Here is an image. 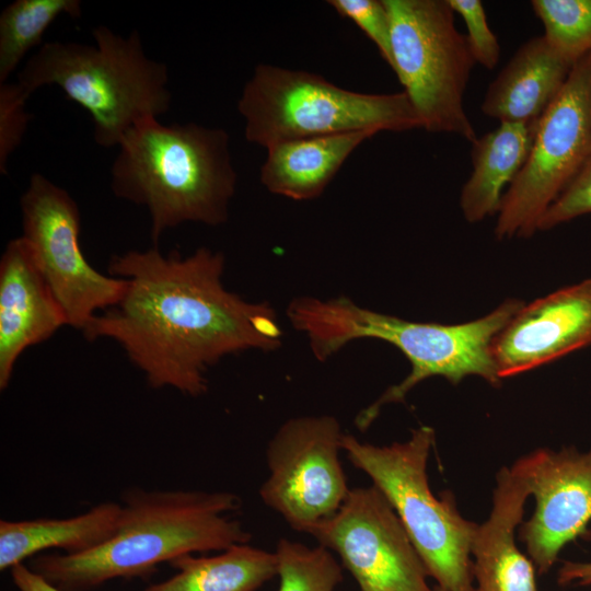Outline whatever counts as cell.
<instances>
[{
  "instance_id": "cell-20",
  "label": "cell",
  "mask_w": 591,
  "mask_h": 591,
  "mask_svg": "<svg viewBox=\"0 0 591 591\" xmlns=\"http://www.w3.org/2000/svg\"><path fill=\"white\" fill-rule=\"evenodd\" d=\"M537 123H500L472 142V172L462 187L460 208L475 223L497 215L503 188L522 169L532 147Z\"/></svg>"
},
{
  "instance_id": "cell-29",
  "label": "cell",
  "mask_w": 591,
  "mask_h": 591,
  "mask_svg": "<svg viewBox=\"0 0 591 591\" xmlns=\"http://www.w3.org/2000/svg\"><path fill=\"white\" fill-rule=\"evenodd\" d=\"M11 577L19 591H60L23 563L11 568Z\"/></svg>"
},
{
  "instance_id": "cell-25",
  "label": "cell",
  "mask_w": 591,
  "mask_h": 591,
  "mask_svg": "<svg viewBox=\"0 0 591 591\" xmlns=\"http://www.w3.org/2000/svg\"><path fill=\"white\" fill-rule=\"evenodd\" d=\"M31 95L18 82L0 83V173H8L10 155L21 144L31 114L25 111Z\"/></svg>"
},
{
  "instance_id": "cell-15",
  "label": "cell",
  "mask_w": 591,
  "mask_h": 591,
  "mask_svg": "<svg viewBox=\"0 0 591 591\" xmlns=\"http://www.w3.org/2000/svg\"><path fill=\"white\" fill-rule=\"evenodd\" d=\"M67 325L25 239L11 240L0 259V389L25 349Z\"/></svg>"
},
{
  "instance_id": "cell-9",
  "label": "cell",
  "mask_w": 591,
  "mask_h": 591,
  "mask_svg": "<svg viewBox=\"0 0 591 591\" xmlns=\"http://www.w3.org/2000/svg\"><path fill=\"white\" fill-rule=\"evenodd\" d=\"M591 151V53L572 67L537 121L529 155L502 196L495 235L529 237Z\"/></svg>"
},
{
  "instance_id": "cell-2",
  "label": "cell",
  "mask_w": 591,
  "mask_h": 591,
  "mask_svg": "<svg viewBox=\"0 0 591 591\" xmlns=\"http://www.w3.org/2000/svg\"><path fill=\"white\" fill-rule=\"evenodd\" d=\"M114 534L77 555L44 554L30 568L60 591H89L116 578L143 577L187 554L222 552L252 534L231 517L240 497L230 491L127 489Z\"/></svg>"
},
{
  "instance_id": "cell-24",
  "label": "cell",
  "mask_w": 591,
  "mask_h": 591,
  "mask_svg": "<svg viewBox=\"0 0 591 591\" xmlns=\"http://www.w3.org/2000/svg\"><path fill=\"white\" fill-rule=\"evenodd\" d=\"M549 46L575 65L591 53V0H533Z\"/></svg>"
},
{
  "instance_id": "cell-7",
  "label": "cell",
  "mask_w": 591,
  "mask_h": 591,
  "mask_svg": "<svg viewBox=\"0 0 591 591\" xmlns=\"http://www.w3.org/2000/svg\"><path fill=\"white\" fill-rule=\"evenodd\" d=\"M434 430L421 426L404 442L375 445L344 434L341 448L390 501L428 576L445 591H473L472 544L478 524L464 519L454 498H437L427 474Z\"/></svg>"
},
{
  "instance_id": "cell-14",
  "label": "cell",
  "mask_w": 591,
  "mask_h": 591,
  "mask_svg": "<svg viewBox=\"0 0 591 591\" xmlns=\"http://www.w3.org/2000/svg\"><path fill=\"white\" fill-rule=\"evenodd\" d=\"M591 345V278L523 306L493 341L499 378L544 366Z\"/></svg>"
},
{
  "instance_id": "cell-10",
  "label": "cell",
  "mask_w": 591,
  "mask_h": 591,
  "mask_svg": "<svg viewBox=\"0 0 591 591\" xmlns=\"http://www.w3.org/2000/svg\"><path fill=\"white\" fill-rule=\"evenodd\" d=\"M20 206L22 236L67 325L83 332L100 311L121 300L127 281L102 275L88 263L79 242L80 211L66 189L34 173Z\"/></svg>"
},
{
  "instance_id": "cell-6",
  "label": "cell",
  "mask_w": 591,
  "mask_h": 591,
  "mask_svg": "<svg viewBox=\"0 0 591 591\" xmlns=\"http://www.w3.org/2000/svg\"><path fill=\"white\" fill-rule=\"evenodd\" d=\"M248 142L273 144L362 130L422 128L407 94L343 89L316 73L259 63L237 102Z\"/></svg>"
},
{
  "instance_id": "cell-27",
  "label": "cell",
  "mask_w": 591,
  "mask_h": 591,
  "mask_svg": "<svg viewBox=\"0 0 591 591\" xmlns=\"http://www.w3.org/2000/svg\"><path fill=\"white\" fill-rule=\"evenodd\" d=\"M454 13L465 23L466 39L475 62L494 69L500 59L498 38L488 26L486 12L479 0H448Z\"/></svg>"
},
{
  "instance_id": "cell-3",
  "label": "cell",
  "mask_w": 591,
  "mask_h": 591,
  "mask_svg": "<svg viewBox=\"0 0 591 591\" xmlns=\"http://www.w3.org/2000/svg\"><path fill=\"white\" fill-rule=\"evenodd\" d=\"M523 304L521 300L508 299L480 318L445 325L380 313L345 296L331 299L302 296L288 305L287 316L321 361L362 338L383 340L406 357L412 367L409 374L357 415L355 424L364 431L383 406L404 401L425 379L442 376L457 384L466 376L476 375L498 386L501 379L493 357V341Z\"/></svg>"
},
{
  "instance_id": "cell-1",
  "label": "cell",
  "mask_w": 591,
  "mask_h": 591,
  "mask_svg": "<svg viewBox=\"0 0 591 591\" xmlns=\"http://www.w3.org/2000/svg\"><path fill=\"white\" fill-rule=\"evenodd\" d=\"M224 264L221 252L207 247L188 256L153 247L114 256L108 271L127 281L125 293L83 336L116 341L153 389L205 394L206 373L222 358L281 345L275 310L229 291Z\"/></svg>"
},
{
  "instance_id": "cell-23",
  "label": "cell",
  "mask_w": 591,
  "mask_h": 591,
  "mask_svg": "<svg viewBox=\"0 0 591 591\" xmlns=\"http://www.w3.org/2000/svg\"><path fill=\"white\" fill-rule=\"evenodd\" d=\"M277 558L278 591H335L343 581V569L324 546L310 547L280 538L274 551Z\"/></svg>"
},
{
  "instance_id": "cell-18",
  "label": "cell",
  "mask_w": 591,
  "mask_h": 591,
  "mask_svg": "<svg viewBox=\"0 0 591 591\" xmlns=\"http://www.w3.org/2000/svg\"><path fill=\"white\" fill-rule=\"evenodd\" d=\"M375 134L362 130L273 144L260 167V183L293 200L317 198L355 149Z\"/></svg>"
},
{
  "instance_id": "cell-12",
  "label": "cell",
  "mask_w": 591,
  "mask_h": 591,
  "mask_svg": "<svg viewBox=\"0 0 591 591\" xmlns=\"http://www.w3.org/2000/svg\"><path fill=\"white\" fill-rule=\"evenodd\" d=\"M306 534L335 552L360 591H429L426 567L386 497L356 487Z\"/></svg>"
},
{
  "instance_id": "cell-21",
  "label": "cell",
  "mask_w": 591,
  "mask_h": 591,
  "mask_svg": "<svg viewBox=\"0 0 591 591\" xmlns=\"http://www.w3.org/2000/svg\"><path fill=\"white\" fill-rule=\"evenodd\" d=\"M169 564L177 573L144 591H257L277 576L275 552L248 543L213 556L183 555Z\"/></svg>"
},
{
  "instance_id": "cell-30",
  "label": "cell",
  "mask_w": 591,
  "mask_h": 591,
  "mask_svg": "<svg viewBox=\"0 0 591 591\" xmlns=\"http://www.w3.org/2000/svg\"><path fill=\"white\" fill-rule=\"evenodd\" d=\"M558 583L591 584V561H565L558 570Z\"/></svg>"
},
{
  "instance_id": "cell-31",
  "label": "cell",
  "mask_w": 591,
  "mask_h": 591,
  "mask_svg": "<svg viewBox=\"0 0 591 591\" xmlns=\"http://www.w3.org/2000/svg\"><path fill=\"white\" fill-rule=\"evenodd\" d=\"M429 591H445V590H443V589H441V588H439V587H436V588H433V589H430Z\"/></svg>"
},
{
  "instance_id": "cell-5",
  "label": "cell",
  "mask_w": 591,
  "mask_h": 591,
  "mask_svg": "<svg viewBox=\"0 0 591 591\" xmlns=\"http://www.w3.org/2000/svg\"><path fill=\"white\" fill-rule=\"evenodd\" d=\"M92 35L95 45L43 44L16 82L30 95L45 85L58 86L90 114L95 142L118 147L137 123L170 109L167 67L146 54L138 31L125 37L99 25Z\"/></svg>"
},
{
  "instance_id": "cell-22",
  "label": "cell",
  "mask_w": 591,
  "mask_h": 591,
  "mask_svg": "<svg viewBox=\"0 0 591 591\" xmlns=\"http://www.w3.org/2000/svg\"><path fill=\"white\" fill-rule=\"evenodd\" d=\"M80 18L79 0H15L0 14V83L37 46L47 28L61 15Z\"/></svg>"
},
{
  "instance_id": "cell-11",
  "label": "cell",
  "mask_w": 591,
  "mask_h": 591,
  "mask_svg": "<svg viewBox=\"0 0 591 591\" xmlns=\"http://www.w3.org/2000/svg\"><path fill=\"white\" fill-rule=\"evenodd\" d=\"M344 432L332 415H309L285 421L266 449L268 476L262 501L293 530L305 533L333 515L349 488L339 453Z\"/></svg>"
},
{
  "instance_id": "cell-16",
  "label": "cell",
  "mask_w": 591,
  "mask_h": 591,
  "mask_svg": "<svg viewBox=\"0 0 591 591\" xmlns=\"http://www.w3.org/2000/svg\"><path fill=\"white\" fill-rule=\"evenodd\" d=\"M529 496L511 467L498 471L490 514L472 544L473 591H537L535 566L515 544Z\"/></svg>"
},
{
  "instance_id": "cell-8",
  "label": "cell",
  "mask_w": 591,
  "mask_h": 591,
  "mask_svg": "<svg viewBox=\"0 0 591 591\" xmlns=\"http://www.w3.org/2000/svg\"><path fill=\"white\" fill-rule=\"evenodd\" d=\"M384 3L391 20V68L422 128L474 142L477 135L464 108V94L476 62L448 0Z\"/></svg>"
},
{
  "instance_id": "cell-28",
  "label": "cell",
  "mask_w": 591,
  "mask_h": 591,
  "mask_svg": "<svg viewBox=\"0 0 591 591\" xmlns=\"http://www.w3.org/2000/svg\"><path fill=\"white\" fill-rule=\"evenodd\" d=\"M591 213V151L577 175L543 215L538 230H551Z\"/></svg>"
},
{
  "instance_id": "cell-17",
  "label": "cell",
  "mask_w": 591,
  "mask_h": 591,
  "mask_svg": "<svg viewBox=\"0 0 591 591\" xmlns=\"http://www.w3.org/2000/svg\"><path fill=\"white\" fill-rule=\"evenodd\" d=\"M572 67L543 35L532 37L518 48L489 84L482 112L500 123H537Z\"/></svg>"
},
{
  "instance_id": "cell-26",
  "label": "cell",
  "mask_w": 591,
  "mask_h": 591,
  "mask_svg": "<svg viewBox=\"0 0 591 591\" xmlns=\"http://www.w3.org/2000/svg\"><path fill=\"white\" fill-rule=\"evenodd\" d=\"M328 3L371 39L391 67V20L384 0H329Z\"/></svg>"
},
{
  "instance_id": "cell-4",
  "label": "cell",
  "mask_w": 591,
  "mask_h": 591,
  "mask_svg": "<svg viewBox=\"0 0 591 591\" xmlns=\"http://www.w3.org/2000/svg\"><path fill=\"white\" fill-rule=\"evenodd\" d=\"M118 149L112 190L148 209L154 243L185 222H227L237 177L224 129L147 118L126 132Z\"/></svg>"
},
{
  "instance_id": "cell-19",
  "label": "cell",
  "mask_w": 591,
  "mask_h": 591,
  "mask_svg": "<svg viewBox=\"0 0 591 591\" xmlns=\"http://www.w3.org/2000/svg\"><path fill=\"white\" fill-rule=\"evenodd\" d=\"M120 512V503L108 501L65 519L1 520L0 569H11L46 549H61L66 555L89 552L114 534Z\"/></svg>"
},
{
  "instance_id": "cell-13",
  "label": "cell",
  "mask_w": 591,
  "mask_h": 591,
  "mask_svg": "<svg viewBox=\"0 0 591 591\" xmlns=\"http://www.w3.org/2000/svg\"><path fill=\"white\" fill-rule=\"evenodd\" d=\"M511 468L536 501L519 533L538 572L545 573L565 545L591 533V448L587 452L541 448Z\"/></svg>"
}]
</instances>
